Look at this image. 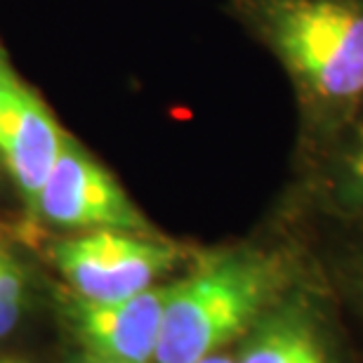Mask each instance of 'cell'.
I'll list each match as a JSON object with an SVG mask.
<instances>
[{
    "instance_id": "cell-1",
    "label": "cell",
    "mask_w": 363,
    "mask_h": 363,
    "mask_svg": "<svg viewBox=\"0 0 363 363\" xmlns=\"http://www.w3.org/2000/svg\"><path fill=\"white\" fill-rule=\"evenodd\" d=\"M229 7L288 76L304 170L363 101V0H229Z\"/></svg>"
},
{
    "instance_id": "cell-2",
    "label": "cell",
    "mask_w": 363,
    "mask_h": 363,
    "mask_svg": "<svg viewBox=\"0 0 363 363\" xmlns=\"http://www.w3.org/2000/svg\"><path fill=\"white\" fill-rule=\"evenodd\" d=\"M286 245L245 243L201 257L170 283L156 363H196L248 333L293 279Z\"/></svg>"
},
{
    "instance_id": "cell-3",
    "label": "cell",
    "mask_w": 363,
    "mask_h": 363,
    "mask_svg": "<svg viewBox=\"0 0 363 363\" xmlns=\"http://www.w3.org/2000/svg\"><path fill=\"white\" fill-rule=\"evenodd\" d=\"M52 259L76 297L111 302L158 286L184 252L156 234L97 229L57 241Z\"/></svg>"
},
{
    "instance_id": "cell-4",
    "label": "cell",
    "mask_w": 363,
    "mask_h": 363,
    "mask_svg": "<svg viewBox=\"0 0 363 363\" xmlns=\"http://www.w3.org/2000/svg\"><path fill=\"white\" fill-rule=\"evenodd\" d=\"M33 215L62 229L154 234L149 220L118 179L69 135L64 137L60 156L40 189Z\"/></svg>"
},
{
    "instance_id": "cell-5",
    "label": "cell",
    "mask_w": 363,
    "mask_h": 363,
    "mask_svg": "<svg viewBox=\"0 0 363 363\" xmlns=\"http://www.w3.org/2000/svg\"><path fill=\"white\" fill-rule=\"evenodd\" d=\"M64 137L67 133L57 125L50 108L0 50V158L31 213Z\"/></svg>"
},
{
    "instance_id": "cell-6",
    "label": "cell",
    "mask_w": 363,
    "mask_h": 363,
    "mask_svg": "<svg viewBox=\"0 0 363 363\" xmlns=\"http://www.w3.org/2000/svg\"><path fill=\"white\" fill-rule=\"evenodd\" d=\"M170 283H158L137 295L111 302L76 297L69 321L88 359L104 363H156L163 311Z\"/></svg>"
},
{
    "instance_id": "cell-7",
    "label": "cell",
    "mask_w": 363,
    "mask_h": 363,
    "mask_svg": "<svg viewBox=\"0 0 363 363\" xmlns=\"http://www.w3.org/2000/svg\"><path fill=\"white\" fill-rule=\"evenodd\" d=\"M304 179L318 206L363 227V101L304 168Z\"/></svg>"
},
{
    "instance_id": "cell-8",
    "label": "cell",
    "mask_w": 363,
    "mask_h": 363,
    "mask_svg": "<svg viewBox=\"0 0 363 363\" xmlns=\"http://www.w3.org/2000/svg\"><path fill=\"white\" fill-rule=\"evenodd\" d=\"M311 318L302 300L276 302L252 325L236 363H330Z\"/></svg>"
},
{
    "instance_id": "cell-9",
    "label": "cell",
    "mask_w": 363,
    "mask_h": 363,
    "mask_svg": "<svg viewBox=\"0 0 363 363\" xmlns=\"http://www.w3.org/2000/svg\"><path fill=\"white\" fill-rule=\"evenodd\" d=\"M26 307V279L19 262L0 245V337L19 323Z\"/></svg>"
},
{
    "instance_id": "cell-10",
    "label": "cell",
    "mask_w": 363,
    "mask_h": 363,
    "mask_svg": "<svg viewBox=\"0 0 363 363\" xmlns=\"http://www.w3.org/2000/svg\"><path fill=\"white\" fill-rule=\"evenodd\" d=\"M333 267L340 281H345V286L352 290L354 300L363 307V236L347 241L335 255Z\"/></svg>"
},
{
    "instance_id": "cell-11",
    "label": "cell",
    "mask_w": 363,
    "mask_h": 363,
    "mask_svg": "<svg viewBox=\"0 0 363 363\" xmlns=\"http://www.w3.org/2000/svg\"><path fill=\"white\" fill-rule=\"evenodd\" d=\"M196 363H236V359H231V357H227V354L217 352V354H210V357L196 361Z\"/></svg>"
},
{
    "instance_id": "cell-12",
    "label": "cell",
    "mask_w": 363,
    "mask_h": 363,
    "mask_svg": "<svg viewBox=\"0 0 363 363\" xmlns=\"http://www.w3.org/2000/svg\"><path fill=\"white\" fill-rule=\"evenodd\" d=\"M0 363H28V361H24V359H10V357H3V359H0Z\"/></svg>"
},
{
    "instance_id": "cell-13",
    "label": "cell",
    "mask_w": 363,
    "mask_h": 363,
    "mask_svg": "<svg viewBox=\"0 0 363 363\" xmlns=\"http://www.w3.org/2000/svg\"><path fill=\"white\" fill-rule=\"evenodd\" d=\"M85 363H104V361H94V359H88V361H85Z\"/></svg>"
}]
</instances>
